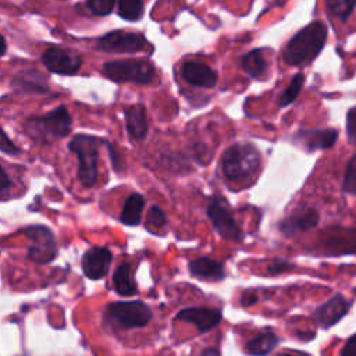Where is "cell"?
Instances as JSON below:
<instances>
[{
  "label": "cell",
  "instance_id": "30",
  "mask_svg": "<svg viewBox=\"0 0 356 356\" xmlns=\"http://www.w3.org/2000/svg\"><path fill=\"white\" fill-rule=\"evenodd\" d=\"M346 134L349 142L356 145V107H352L346 114Z\"/></svg>",
  "mask_w": 356,
  "mask_h": 356
},
{
  "label": "cell",
  "instance_id": "17",
  "mask_svg": "<svg viewBox=\"0 0 356 356\" xmlns=\"http://www.w3.org/2000/svg\"><path fill=\"white\" fill-rule=\"evenodd\" d=\"M11 86L18 92L44 93L47 90V76L38 70H24L14 76Z\"/></svg>",
  "mask_w": 356,
  "mask_h": 356
},
{
  "label": "cell",
  "instance_id": "2",
  "mask_svg": "<svg viewBox=\"0 0 356 356\" xmlns=\"http://www.w3.org/2000/svg\"><path fill=\"white\" fill-rule=\"evenodd\" d=\"M24 129L36 142L53 143L70 134L71 115L64 106H60L44 115L29 118Z\"/></svg>",
  "mask_w": 356,
  "mask_h": 356
},
{
  "label": "cell",
  "instance_id": "21",
  "mask_svg": "<svg viewBox=\"0 0 356 356\" xmlns=\"http://www.w3.org/2000/svg\"><path fill=\"white\" fill-rule=\"evenodd\" d=\"M145 207V199L139 193H131L124 203L120 220L125 225H138L142 218V211Z\"/></svg>",
  "mask_w": 356,
  "mask_h": 356
},
{
  "label": "cell",
  "instance_id": "22",
  "mask_svg": "<svg viewBox=\"0 0 356 356\" xmlns=\"http://www.w3.org/2000/svg\"><path fill=\"white\" fill-rule=\"evenodd\" d=\"M241 65L245 70V72L252 78H261L267 72V61L260 49H254L249 53H246L242 60Z\"/></svg>",
  "mask_w": 356,
  "mask_h": 356
},
{
  "label": "cell",
  "instance_id": "26",
  "mask_svg": "<svg viewBox=\"0 0 356 356\" xmlns=\"http://www.w3.org/2000/svg\"><path fill=\"white\" fill-rule=\"evenodd\" d=\"M355 6L356 0H327L328 13L341 21H346L350 17Z\"/></svg>",
  "mask_w": 356,
  "mask_h": 356
},
{
  "label": "cell",
  "instance_id": "12",
  "mask_svg": "<svg viewBox=\"0 0 356 356\" xmlns=\"http://www.w3.org/2000/svg\"><path fill=\"white\" fill-rule=\"evenodd\" d=\"M338 138V132L334 128H306L293 134V142L306 152H314L331 147Z\"/></svg>",
  "mask_w": 356,
  "mask_h": 356
},
{
  "label": "cell",
  "instance_id": "13",
  "mask_svg": "<svg viewBox=\"0 0 356 356\" xmlns=\"http://www.w3.org/2000/svg\"><path fill=\"white\" fill-rule=\"evenodd\" d=\"M350 302L341 293L334 295L325 303L320 305L314 312L316 323L321 328H330L335 325L349 310Z\"/></svg>",
  "mask_w": 356,
  "mask_h": 356
},
{
  "label": "cell",
  "instance_id": "37",
  "mask_svg": "<svg viewBox=\"0 0 356 356\" xmlns=\"http://www.w3.org/2000/svg\"><path fill=\"white\" fill-rule=\"evenodd\" d=\"M202 355H220V350H217L214 348H210V349H204L202 352Z\"/></svg>",
  "mask_w": 356,
  "mask_h": 356
},
{
  "label": "cell",
  "instance_id": "29",
  "mask_svg": "<svg viewBox=\"0 0 356 356\" xmlns=\"http://www.w3.org/2000/svg\"><path fill=\"white\" fill-rule=\"evenodd\" d=\"M167 222V216L165 213L159 207V206H152L149 213H147V224L153 228H161Z\"/></svg>",
  "mask_w": 356,
  "mask_h": 356
},
{
  "label": "cell",
  "instance_id": "3",
  "mask_svg": "<svg viewBox=\"0 0 356 356\" xmlns=\"http://www.w3.org/2000/svg\"><path fill=\"white\" fill-rule=\"evenodd\" d=\"M260 153L252 143H234L221 159L222 172L231 181L250 178L260 167Z\"/></svg>",
  "mask_w": 356,
  "mask_h": 356
},
{
  "label": "cell",
  "instance_id": "33",
  "mask_svg": "<svg viewBox=\"0 0 356 356\" xmlns=\"http://www.w3.org/2000/svg\"><path fill=\"white\" fill-rule=\"evenodd\" d=\"M341 355H349L356 356V334L348 339L345 346L341 349Z\"/></svg>",
  "mask_w": 356,
  "mask_h": 356
},
{
  "label": "cell",
  "instance_id": "8",
  "mask_svg": "<svg viewBox=\"0 0 356 356\" xmlns=\"http://www.w3.org/2000/svg\"><path fill=\"white\" fill-rule=\"evenodd\" d=\"M28 238V257L38 264L51 261L57 254L56 238L44 225H29L22 229Z\"/></svg>",
  "mask_w": 356,
  "mask_h": 356
},
{
  "label": "cell",
  "instance_id": "24",
  "mask_svg": "<svg viewBox=\"0 0 356 356\" xmlns=\"http://www.w3.org/2000/svg\"><path fill=\"white\" fill-rule=\"evenodd\" d=\"M118 15L127 21H138L143 15L142 0H118Z\"/></svg>",
  "mask_w": 356,
  "mask_h": 356
},
{
  "label": "cell",
  "instance_id": "16",
  "mask_svg": "<svg viewBox=\"0 0 356 356\" xmlns=\"http://www.w3.org/2000/svg\"><path fill=\"white\" fill-rule=\"evenodd\" d=\"M182 78L199 88H213L217 83V72L202 61H186L182 65Z\"/></svg>",
  "mask_w": 356,
  "mask_h": 356
},
{
  "label": "cell",
  "instance_id": "25",
  "mask_svg": "<svg viewBox=\"0 0 356 356\" xmlns=\"http://www.w3.org/2000/svg\"><path fill=\"white\" fill-rule=\"evenodd\" d=\"M305 83V75L303 74H296L292 76L289 85L286 86V89L284 90V93L280 97V107H286L291 103H293L298 97V95L300 93V89Z\"/></svg>",
  "mask_w": 356,
  "mask_h": 356
},
{
  "label": "cell",
  "instance_id": "31",
  "mask_svg": "<svg viewBox=\"0 0 356 356\" xmlns=\"http://www.w3.org/2000/svg\"><path fill=\"white\" fill-rule=\"evenodd\" d=\"M0 150L3 153H7V154H18L19 153V149L14 145V142L6 135V132L3 131V128L0 127Z\"/></svg>",
  "mask_w": 356,
  "mask_h": 356
},
{
  "label": "cell",
  "instance_id": "5",
  "mask_svg": "<svg viewBox=\"0 0 356 356\" xmlns=\"http://www.w3.org/2000/svg\"><path fill=\"white\" fill-rule=\"evenodd\" d=\"M104 74L114 82L150 83L154 78V67L146 60H117L103 65Z\"/></svg>",
  "mask_w": 356,
  "mask_h": 356
},
{
  "label": "cell",
  "instance_id": "27",
  "mask_svg": "<svg viewBox=\"0 0 356 356\" xmlns=\"http://www.w3.org/2000/svg\"><path fill=\"white\" fill-rule=\"evenodd\" d=\"M342 189L346 193L356 195V154H353L346 164Z\"/></svg>",
  "mask_w": 356,
  "mask_h": 356
},
{
  "label": "cell",
  "instance_id": "36",
  "mask_svg": "<svg viewBox=\"0 0 356 356\" xmlns=\"http://www.w3.org/2000/svg\"><path fill=\"white\" fill-rule=\"evenodd\" d=\"M6 49H7V44H6V40L3 38V35H0V57L6 53Z\"/></svg>",
  "mask_w": 356,
  "mask_h": 356
},
{
  "label": "cell",
  "instance_id": "15",
  "mask_svg": "<svg viewBox=\"0 0 356 356\" xmlns=\"http://www.w3.org/2000/svg\"><path fill=\"white\" fill-rule=\"evenodd\" d=\"M175 318L193 324L199 332H206L220 324L222 314L218 309L186 307L179 310Z\"/></svg>",
  "mask_w": 356,
  "mask_h": 356
},
{
  "label": "cell",
  "instance_id": "32",
  "mask_svg": "<svg viewBox=\"0 0 356 356\" xmlns=\"http://www.w3.org/2000/svg\"><path fill=\"white\" fill-rule=\"evenodd\" d=\"M292 267H293V266H292L289 261L282 260V259H275V260H273V263L267 267V270H268V273H271V274H280V273H282V271L291 270Z\"/></svg>",
  "mask_w": 356,
  "mask_h": 356
},
{
  "label": "cell",
  "instance_id": "20",
  "mask_svg": "<svg viewBox=\"0 0 356 356\" xmlns=\"http://www.w3.org/2000/svg\"><path fill=\"white\" fill-rule=\"evenodd\" d=\"M113 285L118 295L131 296L136 293V284L131 275V264L122 261L113 274Z\"/></svg>",
  "mask_w": 356,
  "mask_h": 356
},
{
  "label": "cell",
  "instance_id": "19",
  "mask_svg": "<svg viewBox=\"0 0 356 356\" xmlns=\"http://www.w3.org/2000/svg\"><path fill=\"white\" fill-rule=\"evenodd\" d=\"M127 131L131 138L142 140L147 135V115L146 108L142 104H134L125 108Z\"/></svg>",
  "mask_w": 356,
  "mask_h": 356
},
{
  "label": "cell",
  "instance_id": "11",
  "mask_svg": "<svg viewBox=\"0 0 356 356\" xmlns=\"http://www.w3.org/2000/svg\"><path fill=\"white\" fill-rule=\"evenodd\" d=\"M318 211L309 206L295 207L284 220L280 221L278 228L282 234L291 236L298 232L307 231L317 225L318 222Z\"/></svg>",
  "mask_w": 356,
  "mask_h": 356
},
{
  "label": "cell",
  "instance_id": "10",
  "mask_svg": "<svg viewBox=\"0 0 356 356\" xmlns=\"http://www.w3.org/2000/svg\"><path fill=\"white\" fill-rule=\"evenodd\" d=\"M42 61L49 71L60 75H72L82 65V58L78 53L61 47H50L44 50Z\"/></svg>",
  "mask_w": 356,
  "mask_h": 356
},
{
  "label": "cell",
  "instance_id": "14",
  "mask_svg": "<svg viewBox=\"0 0 356 356\" xmlns=\"http://www.w3.org/2000/svg\"><path fill=\"white\" fill-rule=\"evenodd\" d=\"M113 261V254L107 248L93 246L88 249L82 257L83 274L90 280L103 278Z\"/></svg>",
  "mask_w": 356,
  "mask_h": 356
},
{
  "label": "cell",
  "instance_id": "6",
  "mask_svg": "<svg viewBox=\"0 0 356 356\" xmlns=\"http://www.w3.org/2000/svg\"><path fill=\"white\" fill-rule=\"evenodd\" d=\"M106 316L114 325L128 330L147 325L153 314L146 303L140 300H132L110 303L107 306Z\"/></svg>",
  "mask_w": 356,
  "mask_h": 356
},
{
  "label": "cell",
  "instance_id": "35",
  "mask_svg": "<svg viewBox=\"0 0 356 356\" xmlns=\"http://www.w3.org/2000/svg\"><path fill=\"white\" fill-rule=\"evenodd\" d=\"M11 185V181H10V177L7 175V172L4 171V168L1 167L0 164V192H4L10 188Z\"/></svg>",
  "mask_w": 356,
  "mask_h": 356
},
{
  "label": "cell",
  "instance_id": "23",
  "mask_svg": "<svg viewBox=\"0 0 356 356\" xmlns=\"http://www.w3.org/2000/svg\"><path fill=\"white\" fill-rule=\"evenodd\" d=\"M280 339L273 331H266L250 339L246 345V352L250 355H266L270 353L277 345Z\"/></svg>",
  "mask_w": 356,
  "mask_h": 356
},
{
  "label": "cell",
  "instance_id": "28",
  "mask_svg": "<svg viewBox=\"0 0 356 356\" xmlns=\"http://www.w3.org/2000/svg\"><path fill=\"white\" fill-rule=\"evenodd\" d=\"M115 0H86L89 10L96 15H108L114 8Z\"/></svg>",
  "mask_w": 356,
  "mask_h": 356
},
{
  "label": "cell",
  "instance_id": "7",
  "mask_svg": "<svg viewBox=\"0 0 356 356\" xmlns=\"http://www.w3.org/2000/svg\"><path fill=\"white\" fill-rule=\"evenodd\" d=\"M206 211H207V216H209L214 229L224 239L241 241L243 238L242 229L236 224V221L231 213V209L222 196H220V195L211 196Z\"/></svg>",
  "mask_w": 356,
  "mask_h": 356
},
{
  "label": "cell",
  "instance_id": "18",
  "mask_svg": "<svg viewBox=\"0 0 356 356\" xmlns=\"http://www.w3.org/2000/svg\"><path fill=\"white\" fill-rule=\"evenodd\" d=\"M189 271L192 275L197 277L199 280H213L221 281L225 277L224 267L220 261L211 257H197L189 261Z\"/></svg>",
  "mask_w": 356,
  "mask_h": 356
},
{
  "label": "cell",
  "instance_id": "9",
  "mask_svg": "<svg viewBox=\"0 0 356 356\" xmlns=\"http://www.w3.org/2000/svg\"><path fill=\"white\" fill-rule=\"evenodd\" d=\"M147 42L143 35L127 31H113L102 36L97 47L107 53H138L146 47Z\"/></svg>",
  "mask_w": 356,
  "mask_h": 356
},
{
  "label": "cell",
  "instance_id": "1",
  "mask_svg": "<svg viewBox=\"0 0 356 356\" xmlns=\"http://www.w3.org/2000/svg\"><path fill=\"white\" fill-rule=\"evenodd\" d=\"M327 40V26L321 21L312 24L296 32L286 43L282 60L288 65L307 64L316 58Z\"/></svg>",
  "mask_w": 356,
  "mask_h": 356
},
{
  "label": "cell",
  "instance_id": "4",
  "mask_svg": "<svg viewBox=\"0 0 356 356\" xmlns=\"http://www.w3.org/2000/svg\"><path fill=\"white\" fill-rule=\"evenodd\" d=\"M100 140L89 135H76L70 143L68 149L78 159V179L85 188H92L97 181V160H99Z\"/></svg>",
  "mask_w": 356,
  "mask_h": 356
},
{
  "label": "cell",
  "instance_id": "34",
  "mask_svg": "<svg viewBox=\"0 0 356 356\" xmlns=\"http://www.w3.org/2000/svg\"><path fill=\"white\" fill-rule=\"evenodd\" d=\"M257 300H259V296H257V293L254 291H245L242 293V296H241V303L243 306H250V305L256 303Z\"/></svg>",
  "mask_w": 356,
  "mask_h": 356
}]
</instances>
